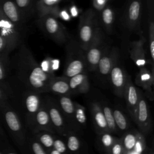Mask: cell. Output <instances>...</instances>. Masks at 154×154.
Listing matches in <instances>:
<instances>
[{
  "label": "cell",
  "instance_id": "1",
  "mask_svg": "<svg viewBox=\"0 0 154 154\" xmlns=\"http://www.w3.org/2000/svg\"><path fill=\"white\" fill-rule=\"evenodd\" d=\"M13 63L16 77L26 89L40 93L49 92L50 81L55 75L51 76L42 69L25 44L18 47Z\"/></svg>",
  "mask_w": 154,
  "mask_h": 154
},
{
  "label": "cell",
  "instance_id": "2",
  "mask_svg": "<svg viewBox=\"0 0 154 154\" xmlns=\"http://www.w3.org/2000/svg\"><path fill=\"white\" fill-rule=\"evenodd\" d=\"M0 115L4 126L16 146L21 152L28 153V135L17 112L8 103L0 109Z\"/></svg>",
  "mask_w": 154,
  "mask_h": 154
},
{
  "label": "cell",
  "instance_id": "3",
  "mask_svg": "<svg viewBox=\"0 0 154 154\" xmlns=\"http://www.w3.org/2000/svg\"><path fill=\"white\" fill-rule=\"evenodd\" d=\"M65 44L66 60L63 76L69 78L76 74L85 72L87 69L85 52L76 39L70 37Z\"/></svg>",
  "mask_w": 154,
  "mask_h": 154
},
{
  "label": "cell",
  "instance_id": "4",
  "mask_svg": "<svg viewBox=\"0 0 154 154\" xmlns=\"http://www.w3.org/2000/svg\"><path fill=\"white\" fill-rule=\"evenodd\" d=\"M142 0H128L124 8L121 23L125 35L141 34V22Z\"/></svg>",
  "mask_w": 154,
  "mask_h": 154
},
{
  "label": "cell",
  "instance_id": "5",
  "mask_svg": "<svg viewBox=\"0 0 154 154\" xmlns=\"http://www.w3.org/2000/svg\"><path fill=\"white\" fill-rule=\"evenodd\" d=\"M37 23L43 33L58 45L65 44L70 38L65 26L51 14L38 17Z\"/></svg>",
  "mask_w": 154,
  "mask_h": 154
},
{
  "label": "cell",
  "instance_id": "6",
  "mask_svg": "<svg viewBox=\"0 0 154 154\" xmlns=\"http://www.w3.org/2000/svg\"><path fill=\"white\" fill-rule=\"evenodd\" d=\"M108 45L106 33L99 24L88 48L85 51L87 69L89 72H95L98 62Z\"/></svg>",
  "mask_w": 154,
  "mask_h": 154
},
{
  "label": "cell",
  "instance_id": "7",
  "mask_svg": "<svg viewBox=\"0 0 154 154\" xmlns=\"http://www.w3.org/2000/svg\"><path fill=\"white\" fill-rule=\"evenodd\" d=\"M99 24L98 15L94 9L88 8L80 16L77 40L85 51L88 48Z\"/></svg>",
  "mask_w": 154,
  "mask_h": 154
},
{
  "label": "cell",
  "instance_id": "8",
  "mask_svg": "<svg viewBox=\"0 0 154 154\" xmlns=\"http://www.w3.org/2000/svg\"><path fill=\"white\" fill-rule=\"evenodd\" d=\"M22 105L23 110L25 127L31 129L35 116L43 103L41 93L26 89L22 96Z\"/></svg>",
  "mask_w": 154,
  "mask_h": 154
},
{
  "label": "cell",
  "instance_id": "9",
  "mask_svg": "<svg viewBox=\"0 0 154 154\" xmlns=\"http://www.w3.org/2000/svg\"><path fill=\"white\" fill-rule=\"evenodd\" d=\"M0 35L5 40L11 52L22 43V31L4 14L1 8Z\"/></svg>",
  "mask_w": 154,
  "mask_h": 154
},
{
  "label": "cell",
  "instance_id": "10",
  "mask_svg": "<svg viewBox=\"0 0 154 154\" xmlns=\"http://www.w3.org/2000/svg\"><path fill=\"white\" fill-rule=\"evenodd\" d=\"M120 57L119 49L110 45L105 49L100 58L95 72L100 81L103 83L108 82L109 75L112 67L117 60Z\"/></svg>",
  "mask_w": 154,
  "mask_h": 154
},
{
  "label": "cell",
  "instance_id": "11",
  "mask_svg": "<svg viewBox=\"0 0 154 154\" xmlns=\"http://www.w3.org/2000/svg\"><path fill=\"white\" fill-rule=\"evenodd\" d=\"M133 120L139 128V131L144 135H148L152 131V122L149 106L144 93L140 90V98L135 109Z\"/></svg>",
  "mask_w": 154,
  "mask_h": 154
},
{
  "label": "cell",
  "instance_id": "12",
  "mask_svg": "<svg viewBox=\"0 0 154 154\" xmlns=\"http://www.w3.org/2000/svg\"><path fill=\"white\" fill-rule=\"evenodd\" d=\"M43 99L56 134L59 136L64 137L70 131L65 121L57 99L48 96L45 97Z\"/></svg>",
  "mask_w": 154,
  "mask_h": 154
},
{
  "label": "cell",
  "instance_id": "13",
  "mask_svg": "<svg viewBox=\"0 0 154 154\" xmlns=\"http://www.w3.org/2000/svg\"><path fill=\"white\" fill-rule=\"evenodd\" d=\"M128 76L120 57L112 67L108 78L114 93L119 97H123Z\"/></svg>",
  "mask_w": 154,
  "mask_h": 154
},
{
  "label": "cell",
  "instance_id": "14",
  "mask_svg": "<svg viewBox=\"0 0 154 154\" xmlns=\"http://www.w3.org/2000/svg\"><path fill=\"white\" fill-rule=\"evenodd\" d=\"M56 99L70 131L77 134L78 131L74 118V101L72 100L69 96L65 95H57Z\"/></svg>",
  "mask_w": 154,
  "mask_h": 154
},
{
  "label": "cell",
  "instance_id": "15",
  "mask_svg": "<svg viewBox=\"0 0 154 154\" xmlns=\"http://www.w3.org/2000/svg\"><path fill=\"white\" fill-rule=\"evenodd\" d=\"M29 131L31 133L46 131L57 134L51 122L44 99L41 107L35 116L32 125Z\"/></svg>",
  "mask_w": 154,
  "mask_h": 154
},
{
  "label": "cell",
  "instance_id": "16",
  "mask_svg": "<svg viewBox=\"0 0 154 154\" xmlns=\"http://www.w3.org/2000/svg\"><path fill=\"white\" fill-rule=\"evenodd\" d=\"M0 8L4 14L23 32L27 22L23 18L14 1L0 0Z\"/></svg>",
  "mask_w": 154,
  "mask_h": 154
},
{
  "label": "cell",
  "instance_id": "17",
  "mask_svg": "<svg viewBox=\"0 0 154 154\" xmlns=\"http://www.w3.org/2000/svg\"><path fill=\"white\" fill-rule=\"evenodd\" d=\"M153 72V65H152L151 70L148 69L146 67H141L135 79L136 85L141 87L145 91V96L151 101L153 99L152 90L154 82Z\"/></svg>",
  "mask_w": 154,
  "mask_h": 154
},
{
  "label": "cell",
  "instance_id": "18",
  "mask_svg": "<svg viewBox=\"0 0 154 154\" xmlns=\"http://www.w3.org/2000/svg\"><path fill=\"white\" fill-rule=\"evenodd\" d=\"M145 42V37L141 34L140 38L138 40L133 41L130 44L131 49L129 50V54L131 58L139 69L146 67L150 63V60L147 58L144 48Z\"/></svg>",
  "mask_w": 154,
  "mask_h": 154
},
{
  "label": "cell",
  "instance_id": "19",
  "mask_svg": "<svg viewBox=\"0 0 154 154\" xmlns=\"http://www.w3.org/2000/svg\"><path fill=\"white\" fill-rule=\"evenodd\" d=\"M140 90L133 84L131 77L128 76L123 98L125 100L126 108L132 120L140 98Z\"/></svg>",
  "mask_w": 154,
  "mask_h": 154
},
{
  "label": "cell",
  "instance_id": "20",
  "mask_svg": "<svg viewBox=\"0 0 154 154\" xmlns=\"http://www.w3.org/2000/svg\"><path fill=\"white\" fill-rule=\"evenodd\" d=\"M89 109L96 133L109 132L106 119L99 102L93 101L90 102Z\"/></svg>",
  "mask_w": 154,
  "mask_h": 154
},
{
  "label": "cell",
  "instance_id": "21",
  "mask_svg": "<svg viewBox=\"0 0 154 154\" xmlns=\"http://www.w3.org/2000/svg\"><path fill=\"white\" fill-rule=\"evenodd\" d=\"M70 91L72 94H84L90 90V82L86 72L79 73L69 78Z\"/></svg>",
  "mask_w": 154,
  "mask_h": 154
},
{
  "label": "cell",
  "instance_id": "22",
  "mask_svg": "<svg viewBox=\"0 0 154 154\" xmlns=\"http://www.w3.org/2000/svg\"><path fill=\"white\" fill-rule=\"evenodd\" d=\"M10 61L8 55H0V87L10 99L14 97V91L8 81V67Z\"/></svg>",
  "mask_w": 154,
  "mask_h": 154
},
{
  "label": "cell",
  "instance_id": "23",
  "mask_svg": "<svg viewBox=\"0 0 154 154\" xmlns=\"http://www.w3.org/2000/svg\"><path fill=\"white\" fill-rule=\"evenodd\" d=\"M99 13L98 16L100 27L107 34H111L113 31L116 15L113 8L106 5Z\"/></svg>",
  "mask_w": 154,
  "mask_h": 154
},
{
  "label": "cell",
  "instance_id": "24",
  "mask_svg": "<svg viewBox=\"0 0 154 154\" xmlns=\"http://www.w3.org/2000/svg\"><path fill=\"white\" fill-rule=\"evenodd\" d=\"M48 90L49 92H52L57 95L70 96L72 94L69 84V78L64 76H53L50 81Z\"/></svg>",
  "mask_w": 154,
  "mask_h": 154
},
{
  "label": "cell",
  "instance_id": "25",
  "mask_svg": "<svg viewBox=\"0 0 154 154\" xmlns=\"http://www.w3.org/2000/svg\"><path fill=\"white\" fill-rule=\"evenodd\" d=\"M140 131L137 129H128L124 132L120 138L125 154H131Z\"/></svg>",
  "mask_w": 154,
  "mask_h": 154
},
{
  "label": "cell",
  "instance_id": "26",
  "mask_svg": "<svg viewBox=\"0 0 154 154\" xmlns=\"http://www.w3.org/2000/svg\"><path fill=\"white\" fill-rule=\"evenodd\" d=\"M112 109L118 134L122 135L129 129L130 122L126 115L120 108L114 106Z\"/></svg>",
  "mask_w": 154,
  "mask_h": 154
},
{
  "label": "cell",
  "instance_id": "27",
  "mask_svg": "<svg viewBox=\"0 0 154 154\" xmlns=\"http://www.w3.org/2000/svg\"><path fill=\"white\" fill-rule=\"evenodd\" d=\"M13 1L26 22L35 14V2L34 0Z\"/></svg>",
  "mask_w": 154,
  "mask_h": 154
},
{
  "label": "cell",
  "instance_id": "28",
  "mask_svg": "<svg viewBox=\"0 0 154 154\" xmlns=\"http://www.w3.org/2000/svg\"><path fill=\"white\" fill-rule=\"evenodd\" d=\"M97 134L96 143L98 148L101 152L108 153L109 149L118 137L109 132H103Z\"/></svg>",
  "mask_w": 154,
  "mask_h": 154
},
{
  "label": "cell",
  "instance_id": "29",
  "mask_svg": "<svg viewBox=\"0 0 154 154\" xmlns=\"http://www.w3.org/2000/svg\"><path fill=\"white\" fill-rule=\"evenodd\" d=\"M61 0H39L35 2V14L37 17L46 14H51L52 11L58 6Z\"/></svg>",
  "mask_w": 154,
  "mask_h": 154
},
{
  "label": "cell",
  "instance_id": "30",
  "mask_svg": "<svg viewBox=\"0 0 154 154\" xmlns=\"http://www.w3.org/2000/svg\"><path fill=\"white\" fill-rule=\"evenodd\" d=\"M74 118L76 126L78 132L81 131L86 126L87 115L85 108L79 103L74 101Z\"/></svg>",
  "mask_w": 154,
  "mask_h": 154
},
{
  "label": "cell",
  "instance_id": "31",
  "mask_svg": "<svg viewBox=\"0 0 154 154\" xmlns=\"http://www.w3.org/2000/svg\"><path fill=\"white\" fill-rule=\"evenodd\" d=\"M99 103L106 119L109 132L112 134H117L118 132L112 114V107L105 101L99 102Z\"/></svg>",
  "mask_w": 154,
  "mask_h": 154
},
{
  "label": "cell",
  "instance_id": "32",
  "mask_svg": "<svg viewBox=\"0 0 154 154\" xmlns=\"http://www.w3.org/2000/svg\"><path fill=\"white\" fill-rule=\"evenodd\" d=\"M31 134L48 151L52 147L56 134L46 131H41Z\"/></svg>",
  "mask_w": 154,
  "mask_h": 154
},
{
  "label": "cell",
  "instance_id": "33",
  "mask_svg": "<svg viewBox=\"0 0 154 154\" xmlns=\"http://www.w3.org/2000/svg\"><path fill=\"white\" fill-rule=\"evenodd\" d=\"M66 144L68 151L70 152H77L81 147V141L77 135V134L70 131L65 136Z\"/></svg>",
  "mask_w": 154,
  "mask_h": 154
},
{
  "label": "cell",
  "instance_id": "34",
  "mask_svg": "<svg viewBox=\"0 0 154 154\" xmlns=\"http://www.w3.org/2000/svg\"><path fill=\"white\" fill-rule=\"evenodd\" d=\"M28 152L34 154H48V150L31 134L28 137Z\"/></svg>",
  "mask_w": 154,
  "mask_h": 154
},
{
  "label": "cell",
  "instance_id": "35",
  "mask_svg": "<svg viewBox=\"0 0 154 154\" xmlns=\"http://www.w3.org/2000/svg\"><path fill=\"white\" fill-rule=\"evenodd\" d=\"M148 32H149V52L152 64L154 60V21L153 16H148Z\"/></svg>",
  "mask_w": 154,
  "mask_h": 154
},
{
  "label": "cell",
  "instance_id": "36",
  "mask_svg": "<svg viewBox=\"0 0 154 154\" xmlns=\"http://www.w3.org/2000/svg\"><path fill=\"white\" fill-rule=\"evenodd\" d=\"M146 151L147 144L145 135L140 131L131 154H142L146 153Z\"/></svg>",
  "mask_w": 154,
  "mask_h": 154
},
{
  "label": "cell",
  "instance_id": "37",
  "mask_svg": "<svg viewBox=\"0 0 154 154\" xmlns=\"http://www.w3.org/2000/svg\"><path fill=\"white\" fill-rule=\"evenodd\" d=\"M52 148L58 151L60 154L65 153L69 152L65 141L59 137H57V134L55 135Z\"/></svg>",
  "mask_w": 154,
  "mask_h": 154
},
{
  "label": "cell",
  "instance_id": "38",
  "mask_svg": "<svg viewBox=\"0 0 154 154\" xmlns=\"http://www.w3.org/2000/svg\"><path fill=\"white\" fill-rule=\"evenodd\" d=\"M42 65H40L42 69L48 74L54 76V60H52L51 58L48 57L46 58L43 61Z\"/></svg>",
  "mask_w": 154,
  "mask_h": 154
},
{
  "label": "cell",
  "instance_id": "39",
  "mask_svg": "<svg viewBox=\"0 0 154 154\" xmlns=\"http://www.w3.org/2000/svg\"><path fill=\"white\" fill-rule=\"evenodd\" d=\"M108 154H125L124 149L120 138H118L111 146Z\"/></svg>",
  "mask_w": 154,
  "mask_h": 154
},
{
  "label": "cell",
  "instance_id": "40",
  "mask_svg": "<svg viewBox=\"0 0 154 154\" xmlns=\"http://www.w3.org/2000/svg\"><path fill=\"white\" fill-rule=\"evenodd\" d=\"M11 52L5 40L0 35V55H9Z\"/></svg>",
  "mask_w": 154,
  "mask_h": 154
},
{
  "label": "cell",
  "instance_id": "41",
  "mask_svg": "<svg viewBox=\"0 0 154 154\" xmlns=\"http://www.w3.org/2000/svg\"><path fill=\"white\" fill-rule=\"evenodd\" d=\"M10 99L8 94L0 87V109L10 103Z\"/></svg>",
  "mask_w": 154,
  "mask_h": 154
},
{
  "label": "cell",
  "instance_id": "42",
  "mask_svg": "<svg viewBox=\"0 0 154 154\" xmlns=\"http://www.w3.org/2000/svg\"><path fill=\"white\" fill-rule=\"evenodd\" d=\"M108 0H93V7L96 11L100 12L106 5Z\"/></svg>",
  "mask_w": 154,
  "mask_h": 154
},
{
  "label": "cell",
  "instance_id": "43",
  "mask_svg": "<svg viewBox=\"0 0 154 154\" xmlns=\"http://www.w3.org/2000/svg\"><path fill=\"white\" fill-rule=\"evenodd\" d=\"M71 17H76L79 13V10L75 4H72L68 10Z\"/></svg>",
  "mask_w": 154,
  "mask_h": 154
},
{
  "label": "cell",
  "instance_id": "44",
  "mask_svg": "<svg viewBox=\"0 0 154 154\" xmlns=\"http://www.w3.org/2000/svg\"><path fill=\"white\" fill-rule=\"evenodd\" d=\"M148 15L154 14V0H146Z\"/></svg>",
  "mask_w": 154,
  "mask_h": 154
},
{
  "label": "cell",
  "instance_id": "45",
  "mask_svg": "<svg viewBox=\"0 0 154 154\" xmlns=\"http://www.w3.org/2000/svg\"><path fill=\"white\" fill-rule=\"evenodd\" d=\"M0 138L4 140L7 141V138L6 134H5V131H4L2 126H1V123H0Z\"/></svg>",
  "mask_w": 154,
  "mask_h": 154
},
{
  "label": "cell",
  "instance_id": "46",
  "mask_svg": "<svg viewBox=\"0 0 154 154\" xmlns=\"http://www.w3.org/2000/svg\"><path fill=\"white\" fill-rule=\"evenodd\" d=\"M8 141H6L0 138V145H8Z\"/></svg>",
  "mask_w": 154,
  "mask_h": 154
},
{
  "label": "cell",
  "instance_id": "47",
  "mask_svg": "<svg viewBox=\"0 0 154 154\" xmlns=\"http://www.w3.org/2000/svg\"><path fill=\"white\" fill-rule=\"evenodd\" d=\"M35 1V2H36L37 1H39V0H34Z\"/></svg>",
  "mask_w": 154,
  "mask_h": 154
},
{
  "label": "cell",
  "instance_id": "48",
  "mask_svg": "<svg viewBox=\"0 0 154 154\" xmlns=\"http://www.w3.org/2000/svg\"><path fill=\"white\" fill-rule=\"evenodd\" d=\"M61 1H62V0H61Z\"/></svg>",
  "mask_w": 154,
  "mask_h": 154
}]
</instances>
